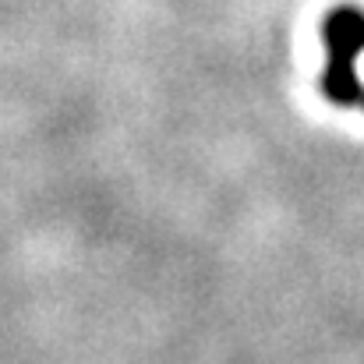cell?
Returning a JSON list of instances; mask_svg holds the SVG:
<instances>
[{
	"label": "cell",
	"instance_id": "obj_1",
	"mask_svg": "<svg viewBox=\"0 0 364 364\" xmlns=\"http://www.w3.org/2000/svg\"><path fill=\"white\" fill-rule=\"evenodd\" d=\"M322 43L329 60H358L364 53V11L336 7L322 18Z\"/></svg>",
	"mask_w": 364,
	"mask_h": 364
},
{
	"label": "cell",
	"instance_id": "obj_2",
	"mask_svg": "<svg viewBox=\"0 0 364 364\" xmlns=\"http://www.w3.org/2000/svg\"><path fill=\"white\" fill-rule=\"evenodd\" d=\"M322 96L336 107H354L364 100V85L354 71L350 60H329V68L322 71Z\"/></svg>",
	"mask_w": 364,
	"mask_h": 364
}]
</instances>
